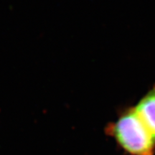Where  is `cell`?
<instances>
[{
  "label": "cell",
  "instance_id": "7a4b0ae2",
  "mask_svg": "<svg viewBox=\"0 0 155 155\" xmlns=\"http://www.w3.org/2000/svg\"><path fill=\"white\" fill-rule=\"evenodd\" d=\"M134 107L141 121L155 137V83Z\"/></svg>",
  "mask_w": 155,
  "mask_h": 155
},
{
  "label": "cell",
  "instance_id": "6da1fadb",
  "mask_svg": "<svg viewBox=\"0 0 155 155\" xmlns=\"http://www.w3.org/2000/svg\"><path fill=\"white\" fill-rule=\"evenodd\" d=\"M105 132L127 155H154L155 137L136 112L134 107L120 112Z\"/></svg>",
  "mask_w": 155,
  "mask_h": 155
}]
</instances>
